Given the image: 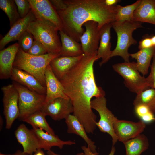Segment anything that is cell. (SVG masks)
Returning a JSON list of instances; mask_svg holds the SVG:
<instances>
[{"instance_id":"2e32d148","label":"cell","mask_w":155,"mask_h":155,"mask_svg":"<svg viewBox=\"0 0 155 155\" xmlns=\"http://www.w3.org/2000/svg\"><path fill=\"white\" fill-rule=\"evenodd\" d=\"M19 49L17 43L9 46L0 51V78L7 79L11 77L13 64Z\"/></svg>"},{"instance_id":"484cf974","label":"cell","mask_w":155,"mask_h":155,"mask_svg":"<svg viewBox=\"0 0 155 155\" xmlns=\"http://www.w3.org/2000/svg\"><path fill=\"white\" fill-rule=\"evenodd\" d=\"M123 143L125 149V155H141L149 146L147 137L141 134Z\"/></svg>"},{"instance_id":"5bb4252c","label":"cell","mask_w":155,"mask_h":155,"mask_svg":"<svg viewBox=\"0 0 155 155\" xmlns=\"http://www.w3.org/2000/svg\"><path fill=\"white\" fill-rule=\"evenodd\" d=\"M18 142L23 148V152L28 155H33L39 148L38 139L32 129L30 130L23 124H21L15 132Z\"/></svg>"},{"instance_id":"d590c367","label":"cell","mask_w":155,"mask_h":155,"mask_svg":"<svg viewBox=\"0 0 155 155\" xmlns=\"http://www.w3.org/2000/svg\"><path fill=\"white\" fill-rule=\"evenodd\" d=\"M134 107L135 114L140 118L148 113L151 112L146 106L143 105H138Z\"/></svg>"},{"instance_id":"83f0119b","label":"cell","mask_w":155,"mask_h":155,"mask_svg":"<svg viewBox=\"0 0 155 155\" xmlns=\"http://www.w3.org/2000/svg\"><path fill=\"white\" fill-rule=\"evenodd\" d=\"M133 104L134 107L144 105L154 114L155 113V89L149 88L137 94Z\"/></svg>"},{"instance_id":"b9f144b4","label":"cell","mask_w":155,"mask_h":155,"mask_svg":"<svg viewBox=\"0 0 155 155\" xmlns=\"http://www.w3.org/2000/svg\"><path fill=\"white\" fill-rule=\"evenodd\" d=\"M34 155H46L41 149H38L34 153Z\"/></svg>"},{"instance_id":"cb8c5ba5","label":"cell","mask_w":155,"mask_h":155,"mask_svg":"<svg viewBox=\"0 0 155 155\" xmlns=\"http://www.w3.org/2000/svg\"><path fill=\"white\" fill-rule=\"evenodd\" d=\"M61 42V56L76 57L84 54L80 43L68 36L63 30L59 31Z\"/></svg>"},{"instance_id":"8992f818","label":"cell","mask_w":155,"mask_h":155,"mask_svg":"<svg viewBox=\"0 0 155 155\" xmlns=\"http://www.w3.org/2000/svg\"><path fill=\"white\" fill-rule=\"evenodd\" d=\"M13 84L18 93L19 118L22 120L31 114L41 110L45 103L46 95L32 90L16 82Z\"/></svg>"},{"instance_id":"9c48e42d","label":"cell","mask_w":155,"mask_h":155,"mask_svg":"<svg viewBox=\"0 0 155 155\" xmlns=\"http://www.w3.org/2000/svg\"><path fill=\"white\" fill-rule=\"evenodd\" d=\"M3 113L6 121V128L11 127L14 121L19 118L20 112L18 106V93L13 84L3 86Z\"/></svg>"},{"instance_id":"5b68a950","label":"cell","mask_w":155,"mask_h":155,"mask_svg":"<svg viewBox=\"0 0 155 155\" xmlns=\"http://www.w3.org/2000/svg\"><path fill=\"white\" fill-rule=\"evenodd\" d=\"M142 23L134 21L122 22L115 21L111 23L116 33L117 41L115 49L112 51L111 58L116 56L121 57L125 62H129L130 53L128 50L131 45L137 44V41L133 37V31L142 27Z\"/></svg>"},{"instance_id":"4316f807","label":"cell","mask_w":155,"mask_h":155,"mask_svg":"<svg viewBox=\"0 0 155 155\" xmlns=\"http://www.w3.org/2000/svg\"><path fill=\"white\" fill-rule=\"evenodd\" d=\"M46 116L41 110H40L31 114L22 121L31 125L32 128H39L45 131L48 133L55 135L54 131L47 122Z\"/></svg>"},{"instance_id":"d4e9b609","label":"cell","mask_w":155,"mask_h":155,"mask_svg":"<svg viewBox=\"0 0 155 155\" xmlns=\"http://www.w3.org/2000/svg\"><path fill=\"white\" fill-rule=\"evenodd\" d=\"M155 54V46L140 50L137 52L130 54V56L137 60L138 71L144 76L148 73L151 60Z\"/></svg>"},{"instance_id":"f546056e","label":"cell","mask_w":155,"mask_h":155,"mask_svg":"<svg viewBox=\"0 0 155 155\" xmlns=\"http://www.w3.org/2000/svg\"><path fill=\"white\" fill-rule=\"evenodd\" d=\"M14 0H0V8L7 15L10 27L21 18L18 13Z\"/></svg>"},{"instance_id":"7a4b0ae2","label":"cell","mask_w":155,"mask_h":155,"mask_svg":"<svg viewBox=\"0 0 155 155\" xmlns=\"http://www.w3.org/2000/svg\"><path fill=\"white\" fill-rule=\"evenodd\" d=\"M65 10L57 11L61 19L63 31L78 42L85 30L86 22H97L99 30L104 25L115 21L116 6H108L104 0H64Z\"/></svg>"},{"instance_id":"44dd1931","label":"cell","mask_w":155,"mask_h":155,"mask_svg":"<svg viewBox=\"0 0 155 155\" xmlns=\"http://www.w3.org/2000/svg\"><path fill=\"white\" fill-rule=\"evenodd\" d=\"M32 130L37 136L39 143V148L47 151L50 150L54 146H57L62 149L65 145H71L75 144V142L71 140L64 141L60 140L56 135H53L42 129L32 128Z\"/></svg>"},{"instance_id":"7402d4cb","label":"cell","mask_w":155,"mask_h":155,"mask_svg":"<svg viewBox=\"0 0 155 155\" xmlns=\"http://www.w3.org/2000/svg\"><path fill=\"white\" fill-rule=\"evenodd\" d=\"M69 133L76 134L82 138L87 144L88 147L94 153L98 155L95 143L87 136V132L83 125L73 115L70 114L65 119Z\"/></svg>"},{"instance_id":"60d3db41","label":"cell","mask_w":155,"mask_h":155,"mask_svg":"<svg viewBox=\"0 0 155 155\" xmlns=\"http://www.w3.org/2000/svg\"><path fill=\"white\" fill-rule=\"evenodd\" d=\"M47 153L48 155H60L56 154L52 151L51 150L47 151ZM84 153L81 152L79 153L76 155H84Z\"/></svg>"},{"instance_id":"9a60e30c","label":"cell","mask_w":155,"mask_h":155,"mask_svg":"<svg viewBox=\"0 0 155 155\" xmlns=\"http://www.w3.org/2000/svg\"><path fill=\"white\" fill-rule=\"evenodd\" d=\"M45 76L46 89L45 103L57 98L69 99L65 93L61 83L53 73L50 65L46 69Z\"/></svg>"},{"instance_id":"ac0fdd59","label":"cell","mask_w":155,"mask_h":155,"mask_svg":"<svg viewBox=\"0 0 155 155\" xmlns=\"http://www.w3.org/2000/svg\"><path fill=\"white\" fill-rule=\"evenodd\" d=\"M11 79L29 89L42 94H46V87L34 76L23 70L13 68Z\"/></svg>"},{"instance_id":"4fadbf2b","label":"cell","mask_w":155,"mask_h":155,"mask_svg":"<svg viewBox=\"0 0 155 155\" xmlns=\"http://www.w3.org/2000/svg\"><path fill=\"white\" fill-rule=\"evenodd\" d=\"M85 30L80 38L84 53L91 54L97 52L98 48L100 35L98 23L90 21L83 25Z\"/></svg>"},{"instance_id":"277c9868","label":"cell","mask_w":155,"mask_h":155,"mask_svg":"<svg viewBox=\"0 0 155 155\" xmlns=\"http://www.w3.org/2000/svg\"><path fill=\"white\" fill-rule=\"evenodd\" d=\"M27 30L35 40L44 47L47 53L60 54L61 42L58 34L59 30L51 22L42 19H36L30 23Z\"/></svg>"},{"instance_id":"f35d334b","label":"cell","mask_w":155,"mask_h":155,"mask_svg":"<svg viewBox=\"0 0 155 155\" xmlns=\"http://www.w3.org/2000/svg\"><path fill=\"white\" fill-rule=\"evenodd\" d=\"M120 1L119 0H104L106 5L108 6H114L117 5L118 3Z\"/></svg>"},{"instance_id":"52a82bcc","label":"cell","mask_w":155,"mask_h":155,"mask_svg":"<svg viewBox=\"0 0 155 155\" xmlns=\"http://www.w3.org/2000/svg\"><path fill=\"white\" fill-rule=\"evenodd\" d=\"M112 67L123 77L125 85L130 91L137 94L149 88L146 78L140 75L136 63L125 62L114 64Z\"/></svg>"},{"instance_id":"8fae6325","label":"cell","mask_w":155,"mask_h":155,"mask_svg":"<svg viewBox=\"0 0 155 155\" xmlns=\"http://www.w3.org/2000/svg\"><path fill=\"white\" fill-rule=\"evenodd\" d=\"M46 115L53 120L65 119L73 112L72 103L69 99L59 97L45 102L41 110Z\"/></svg>"},{"instance_id":"ee69618b","label":"cell","mask_w":155,"mask_h":155,"mask_svg":"<svg viewBox=\"0 0 155 155\" xmlns=\"http://www.w3.org/2000/svg\"><path fill=\"white\" fill-rule=\"evenodd\" d=\"M3 123V120L2 119V118L1 117H0V129H1L2 128V125Z\"/></svg>"},{"instance_id":"836d02e7","label":"cell","mask_w":155,"mask_h":155,"mask_svg":"<svg viewBox=\"0 0 155 155\" xmlns=\"http://www.w3.org/2000/svg\"><path fill=\"white\" fill-rule=\"evenodd\" d=\"M152 59V62L150 66V72L146 79L148 87L155 89V54Z\"/></svg>"},{"instance_id":"ab89813d","label":"cell","mask_w":155,"mask_h":155,"mask_svg":"<svg viewBox=\"0 0 155 155\" xmlns=\"http://www.w3.org/2000/svg\"><path fill=\"white\" fill-rule=\"evenodd\" d=\"M0 155H28V154H26L23 152V151H22L20 150H18L15 153L13 154H5L0 153Z\"/></svg>"},{"instance_id":"603a6c76","label":"cell","mask_w":155,"mask_h":155,"mask_svg":"<svg viewBox=\"0 0 155 155\" xmlns=\"http://www.w3.org/2000/svg\"><path fill=\"white\" fill-rule=\"evenodd\" d=\"M133 16V21L155 25V0H141Z\"/></svg>"},{"instance_id":"8d00e7d4","label":"cell","mask_w":155,"mask_h":155,"mask_svg":"<svg viewBox=\"0 0 155 155\" xmlns=\"http://www.w3.org/2000/svg\"><path fill=\"white\" fill-rule=\"evenodd\" d=\"M153 46L151 38L149 37L143 38L139 42L138 48L140 50Z\"/></svg>"},{"instance_id":"4dcf8cb0","label":"cell","mask_w":155,"mask_h":155,"mask_svg":"<svg viewBox=\"0 0 155 155\" xmlns=\"http://www.w3.org/2000/svg\"><path fill=\"white\" fill-rule=\"evenodd\" d=\"M32 34L27 30L25 31L19 38L18 44L19 48L27 53L31 47L34 40Z\"/></svg>"},{"instance_id":"f1b7e54d","label":"cell","mask_w":155,"mask_h":155,"mask_svg":"<svg viewBox=\"0 0 155 155\" xmlns=\"http://www.w3.org/2000/svg\"><path fill=\"white\" fill-rule=\"evenodd\" d=\"M141 1V0H138L131 5L124 6L117 5L116 6L115 21L122 22L133 21V13L140 4Z\"/></svg>"},{"instance_id":"f6af8a7d","label":"cell","mask_w":155,"mask_h":155,"mask_svg":"<svg viewBox=\"0 0 155 155\" xmlns=\"http://www.w3.org/2000/svg\"><path fill=\"white\" fill-rule=\"evenodd\" d=\"M84 155H85V154H84Z\"/></svg>"},{"instance_id":"1f68e13d","label":"cell","mask_w":155,"mask_h":155,"mask_svg":"<svg viewBox=\"0 0 155 155\" xmlns=\"http://www.w3.org/2000/svg\"><path fill=\"white\" fill-rule=\"evenodd\" d=\"M18 11L21 18L26 17L31 10L30 4L27 0H15Z\"/></svg>"},{"instance_id":"d6a6232c","label":"cell","mask_w":155,"mask_h":155,"mask_svg":"<svg viewBox=\"0 0 155 155\" xmlns=\"http://www.w3.org/2000/svg\"><path fill=\"white\" fill-rule=\"evenodd\" d=\"M27 53L34 56L42 55L47 53L43 46L36 40L34 41L32 46Z\"/></svg>"},{"instance_id":"e575fe53","label":"cell","mask_w":155,"mask_h":155,"mask_svg":"<svg viewBox=\"0 0 155 155\" xmlns=\"http://www.w3.org/2000/svg\"><path fill=\"white\" fill-rule=\"evenodd\" d=\"M54 8L57 11L65 9L67 7V5L62 0H49Z\"/></svg>"},{"instance_id":"e0dca14e","label":"cell","mask_w":155,"mask_h":155,"mask_svg":"<svg viewBox=\"0 0 155 155\" xmlns=\"http://www.w3.org/2000/svg\"><path fill=\"white\" fill-rule=\"evenodd\" d=\"M36 19L31 10L26 17L20 19L11 27L7 33L0 41L1 50L9 42L18 40L20 36L27 30L30 23Z\"/></svg>"},{"instance_id":"3957f363","label":"cell","mask_w":155,"mask_h":155,"mask_svg":"<svg viewBox=\"0 0 155 155\" xmlns=\"http://www.w3.org/2000/svg\"><path fill=\"white\" fill-rule=\"evenodd\" d=\"M60 54L47 53L41 56H34L25 52L19 48L13 64V68L25 71L36 78L46 87V69L55 58Z\"/></svg>"},{"instance_id":"74e56055","label":"cell","mask_w":155,"mask_h":155,"mask_svg":"<svg viewBox=\"0 0 155 155\" xmlns=\"http://www.w3.org/2000/svg\"><path fill=\"white\" fill-rule=\"evenodd\" d=\"M81 148L83 150L85 155H97L93 153L88 147L85 146L81 147ZM115 151V149L114 146H112L111 150L108 155H114Z\"/></svg>"},{"instance_id":"7c38bea8","label":"cell","mask_w":155,"mask_h":155,"mask_svg":"<svg viewBox=\"0 0 155 155\" xmlns=\"http://www.w3.org/2000/svg\"><path fill=\"white\" fill-rule=\"evenodd\" d=\"M146 123L141 120L134 122L117 119L113 127L118 140L123 143L140 135L146 127Z\"/></svg>"},{"instance_id":"6da1fadb","label":"cell","mask_w":155,"mask_h":155,"mask_svg":"<svg viewBox=\"0 0 155 155\" xmlns=\"http://www.w3.org/2000/svg\"><path fill=\"white\" fill-rule=\"evenodd\" d=\"M97 52L84 54L78 63L60 80L66 95L71 100L73 114L87 133H93L96 126L97 116L91 107L92 99L105 96V91L96 83L94 64L98 60Z\"/></svg>"},{"instance_id":"7bdbcfd3","label":"cell","mask_w":155,"mask_h":155,"mask_svg":"<svg viewBox=\"0 0 155 155\" xmlns=\"http://www.w3.org/2000/svg\"><path fill=\"white\" fill-rule=\"evenodd\" d=\"M153 46H155V35L151 37Z\"/></svg>"},{"instance_id":"30bf717a","label":"cell","mask_w":155,"mask_h":155,"mask_svg":"<svg viewBox=\"0 0 155 155\" xmlns=\"http://www.w3.org/2000/svg\"><path fill=\"white\" fill-rule=\"evenodd\" d=\"M28 0L30 5L31 10L36 19L48 20L54 24L59 31L63 30L60 18L49 0Z\"/></svg>"},{"instance_id":"d6986e66","label":"cell","mask_w":155,"mask_h":155,"mask_svg":"<svg viewBox=\"0 0 155 155\" xmlns=\"http://www.w3.org/2000/svg\"><path fill=\"white\" fill-rule=\"evenodd\" d=\"M84 54L76 57L60 56L55 58L49 64L53 73L60 80L78 63Z\"/></svg>"},{"instance_id":"ba28073f","label":"cell","mask_w":155,"mask_h":155,"mask_svg":"<svg viewBox=\"0 0 155 155\" xmlns=\"http://www.w3.org/2000/svg\"><path fill=\"white\" fill-rule=\"evenodd\" d=\"M91 106L92 108L96 110L100 116L99 121L96 123V126L100 131L107 133L111 137L112 146H114L118 140L113 127L117 118L107 108L106 98L105 96L95 98L92 100Z\"/></svg>"},{"instance_id":"ffe728a7","label":"cell","mask_w":155,"mask_h":155,"mask_svg":"<svg viewBox=\"0 0 155 155\" xmlns=\"http://www.w3.org/2000/svg\"><path fill=\"white\" fill-rule=\"evenodd\" d=\"M111 28V23L107 24L100 29V39L97 51V57L98 59L101 58L102 59L99 63L100 66L107 62L111 58L112 51L110 30Z\"/></svg>"}]
</instances>
